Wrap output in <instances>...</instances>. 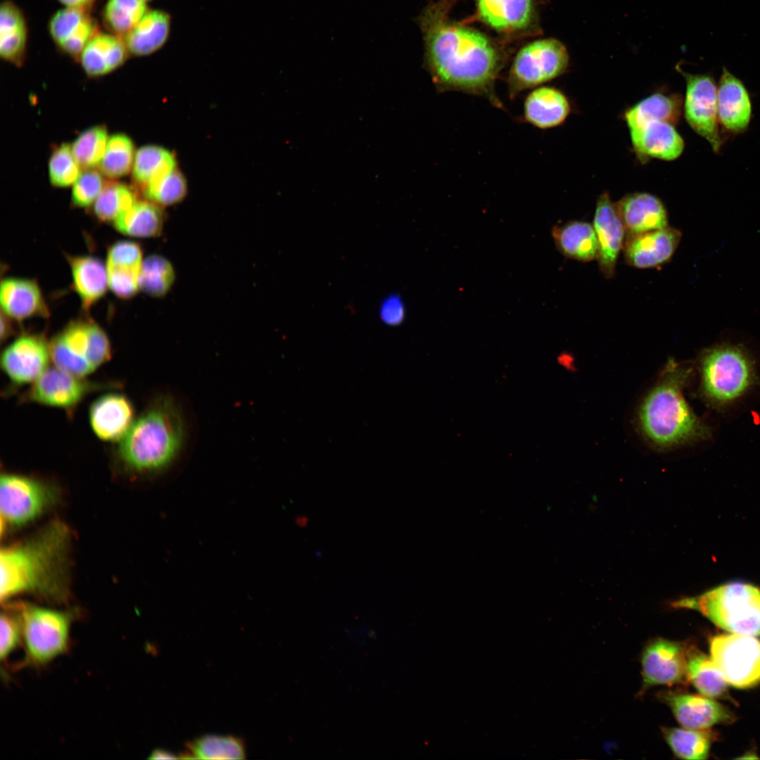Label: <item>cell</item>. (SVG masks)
<instances>
[{
    "label": "cell",
    "instance_id": "6da1fadb",
    "mask_svg": "<svg viewBox=\"0 0 760 760\" xmlns=\"http://www.w3.org/2000/svg\"><path fill=\"white\" fill-rule=\"evenodd\" d=\"M420 23L426 64L438 91L482 96L503 109L495 90L503 65L496 46L479 32L445 20L436 7L429 8Z\"/></svg>",
    "mask_w": 760,
    "mask_h": 760
},
{
    "label": "cell",
    "instance_id": "7a4b0ae2",
    "mask_svg": "<svg viewBox=\"0 0 760 760\" xmlns=\"http://www.w3.org/2000/svg\"><path fill=\"white\" fill-rule=\"evenodd\" d=\"M68 528L55 521L27 540L3 547L0 552L1 602L22 594L51 601L66 599Z\"/></svg>",
    "mask_w": 760,
    "mask_h": 760
},
{
    "label": "cell",
    "instance_id": "3957f363",
    "mask_svg": "<svg viewBox=\"0 0 760 760\" xmlns=\"http://www.w3.org/2000/svg\"><path fill=\"white\" fill-rule=\"evenodd\" d=\"M184 438V424L175 399L154 398L135 418L114 449L116 461L134 474H151L167 467L177 457Z\"/></svg>",
    "mask_w": 760,
    "mask_h": 760
},
{
    "label": "cell",
    "instance_id": "277c9868",
    "mask_svg": "<svg viewBox=\"0 0 760 760\" xmlns=\"http://www.w3.org/2000/svg\"><path fill=\"white\" fill-rule=\"evenodd\" d=\"M690 369L673 360L668 361L661 375L644 399L639 422L647 438L654 445L666 448L704 440L710 429L691 410L683 389Z\"/></svg>",
    "mask_w": 760,
    "mask_h": 760
},
{
    "label": "cell",
    "instance_id": "5b68a950",
    "mask_svg": "<svg viewBox=\"0 0 760 760\" xmlns=\"http://www.w3.org/2000/svg\"><path fill=\"white\" fill-rule=\"evenodd\" d=\"M674 604L676 607L698 611L730 633L760 635V588L752 584L726 583Z\"/></svg>",
    "mask_w": 760,
    "mask_h": 760
},
{
    "label": "cell",
    "instance_id": "8992f818",
    "mask_svg": "<svg viewBox=\"0 0 760 760\" xmlns=\"http://www.w3.org/2000/svg\"><path fill=\"white\" fill-rule=\"evenodd\" d=\"M701 388L711 403L723 405L742 395L755 381L753 361L739 346L721 344L700 359Z\"/></svg>",
    "mask_w": 760,
    "mask_h": 760
},
{
    "label": "cell",
    "instance_id": "52a82bcc",
    "mask_svg": "<svg viewBox=\"0 0 760 760\" xmlns=\"http://www.w3.org/2000/svg\"><path fill=\"white\" fill-rule=\"evenodd\" d=\"M55 367L87 377L110 359L111 346L105 331L90 319L70 322L50 341Z\"/></svg>",
    "mask_w": 760,
    "mask_h": 760
},
{
    "label": "cell",
    "instance_id": "ba28073f",
    "mask_svg": "<svg viewBox=\"0 0 760 760\" xmlns=\"http://www.w3.org/2000/svg\"><path fill=\"white\" fill-rule=\"evenodd\" d=\"M28 664L44 666L68 651L75 612L18 604Z\"/></svg>",
    "mask_w": 760,
    "mask_h": 760
},
{
    "label": "cell",
    "instance_id": "9c48e42d",
    "mask_svg": "<svg viewBox=\"0 0 760 760\" xmlns=\"http://www.w3.org/2000/svg\"><path fill=\"white\" fill-rule=\"evenodd\" d=\"M568 64L567 50L557 39H540L526 45L517 54L509 70V97L512 100L522 91L559 77Z\"/></svg>",
    "mask_w": 760,
    "mask_h": 760
},
{
    "label": "cell",
    "instance_id": "30bf717a",
    "mask_svg": "<svg viewBox=\"0 0 760 760\" xmlns=\"http://www.w3.org/2000/svg\"><path fill=\"white\" fill-rule=\"evenodd\" d=\"M58 491L38 479L18 474H2L0 483L1 526L25 525L52 507Z\"/></svg>",
    "mask_w": 760,
    "mask_h": 760
},
{
    "label": "cell",
    "instance_id": "8fae6325",
    "mask_svg": "<svg viewBox=\"0 0 760 760\" xmlns=\"http://www.w3.org/2000/svg\"><path fill=\"white\" fill-rule=\"evenodd\" d=\"M711 658L728 683L745 689L760 683V640L752 635L721 634L710 640Z\"/></svg>",
    "mask_w": 760,
    "mask_h": 760
},
{
    "label": "cell",
    "instance_id": "7c38bea8",
    "mask_svg": "<svg viewBox=\"0 0 760 760\" xmlns=\"http://www.w3.org/2000/svg\"><path fill=\"white\" fill-rule=\"evenodd\" d=\"M57 367H49L22 395L21 401L61 409L72 413L89 394L118 388V382L92 381Z\"/></svg>",
    "mask_w": 760,
    "mask_h": 760
},
{
    "label": "cell",
    "instance_id": "4fadbf2b",
    "mask_svg": "<svg viewBox=\"0 0 760 760\" xmlns=\"http://www.w3.org/2000/svg\"><path fill=\"white\" fill-rule=\"evenodd\" d=\"M686 82L684 115L690 127L718 153L723 141L719 132L717 85L709 74H690L677 68Z\"/></svg>",
    "mask_w": 760,
    "mask_h": 760
},
{
    "label": "cell",
    "instance_id": "5bb4252c",
    "mask_svg": "<svg viewBox=\"0 0 760 760\" xmlns=\"http://www.w3.org/2000/svg\"><path fill=\"white\" fill-rule=\"evenodd\" d=\"M51 359L49 343L39 334H24L2 351L1 367L15 386L32 384L48 368Z\"/></svg>",
    "mask_w": 760,
    "mask_h": 760
},
{
    "label": "cell",
    "instance_id": "9a60e30c",
    "mask_svg": "<svg viewBox=\"0 0 760 760\" xmlns=\"http://www.w3.org/2000/svg\"><path fill=\"white\" fill-rule=\"evenodd\" d=\"M642 669L645 686L682 683L688 678L686 650L675 641L654 640L642 652Z\"/></svg>",
    "mask_w": 760,
    "mask_h": 760
},
{
    "label": "cell",
    "instance_id": "2e32d148",
    "mask_svg": "<svg viewBox=\"0 0 760 760\" xmlns=\"http://www.w3.org/2000/svg\"><path fill=\"white\" fill-rule=\"evenodd\" d=\"M593 225L598 243L596 259L600 270L604 277L612 278L619 253L623 246L626 230L608 193H603L597 198Z\"/></svg>",
    "mask_w": 760,
    "mask_h": 760
},
{
    "label": "cell",
    "instance_id": "e0dca14e",
    "mask_svg": "<svg viewBox=\"0 0 760 760\" xmlns=\"http://www.w3.org/2000/svg\"><path fill=\"white\" fill-rule=\"evenodd\" d=\"M681 237L680 230L669 226L627 236L623 246L626 262L640 269L659 267L671 258Z\"/></svg>",
    "mask_w": 760,
    "mask_h": 760
},
{
    "label": "cell",
    "instance_id": "ac0fdd59",
    "mask_svg": "<svg viewBox=\"0 0 760 760\" xmlns=\"http://www.w3.org/2000/svg\"><path fill=\"white\" fill-rule=\"evenodd\" d=\"M135 417L131 400L124 394L108 393L90 405L89 421L96 436L106 442H118L132 425Z\"/></svg>",
    "mask_w": 760,
    "mask_h": 760
},
{
    "label": "cell",
    "instance_id": "d6986e66",
    "mask_svg": "<svg viewBox=\"0 0 760 760\" xmlns=\"http://www.w3.org/2000/svg\"><path fill=\"white\" fill-rule=\"evenodd\" d=\"M717 108L719 124L728 132L737 134L749 127L752 102L743 82L723 67L717 85Z\"/></svg>",
    "mask_w": 760,
    "mask_h": 760
},
{
    "label": "cell",
    "instance_id": "ffe728a7",
    "mask_svg": "<svg viewBox=\"0 0 760 760\" xmlns=\"http://www.w3.org/2000/svg\"><path fill=\"white\" fill-rule=\"evenodd\" d=\"M626 236L669 226L668 214L662 201L645 192L628 194L614 203Z\"/></svg>",
    "mask_w": 760,
    "mask_h": 760
},
{
    "label": "cell",
    "instance_id": "44dd1931",
    "mask_svg": "<svg viewBox=\"0 0 760 760\" xmlns=\"http://www.w3.org/2000/svg\"><path fill=\"white\" fill-rule=\"evenodd\" d=\"M96 24L85 8L67 7L56 12L49 23L56 44L65 53L80 58L89 42L96 34Z\"/></svg>",
    "mask_w": 760,
    "mask_h": 760
},
{
    "label": "cell",
    "instance_id": "7402d4cb",
    "mask_svg": "<svg viewBox=\"0 0 760 760\" xmlns=\"http://www.w3.org/2000/svg\"><path fill=\"white\" fill-rule=\"evenodd\" d=\"M666 700L678 722L686 728L706 730L734 719L724 706L704 695L673 694Z\"/></svg>",
    "mask_w": 760,
    "mask_h": 760
},
{
    "label": "cell",
    "instance_id": "603a6c76",
    "mask_svg": "<svg viewBox=\"0 0 760 760\" xmlns=\"http://www.w3.org/2000/svg\"><path fill=\"white\" fill-rule=\"evenodd\" d=\"M635 152L643 158L673 160L683 153L685 144L675 125L652 121L630 130Z\"/></svg>",
    "mask_w": 760,
    "mask_h": 760
},
{
    "label": "cell",
    "instance_id": "cb8c5ba5",
    "mask_svg": "<svg viewBox=\"0 0 760 760\" xmlns=\"http://www.w3.org/2000/svg\"><path fill=\"white\" fill-rule=\"evenodd\" d=\"M0 300L2 312L11 319L22 321L49 315L42 291L34 280L5 279L1 284Z\"/></svg>",
    "mask_w": 760,
    "mask_h": 760
},
{
    "label": "cell",
    "instance_id": "d4e9b609",
    "mask_svg": "<svg viewBox=\"0 0 760 760\" xmlns=\"http://www.w3.org/2000/svg\"><path fill=\"white\" fill-rule=\"evenodd\" d=\"M570 113L568 99L560 90L548 86L536 87L524 103V120L546 129L562 124Z\"/></svg>",
    "mask_w": 760,
    "mask_h": 760
},
{
    "label": "cell",
    "instance_id": "484cf974",
    "mask_svg": "<svg viewBox=\"0 0 760 760\" xmlns=\"http://www.w3.org/2000/svg\"><path fill=\"white\" fill-rule=\"evenodd\" d=\"M480 18L495 30L509 33L527 28L534 18L533 0H475Z\"/></svg>",
    "mask_w": 760,
    "mask_h": 760
},
{
    "label": "cell",
    "instance_id": "4316f807",
    "mask_svg": "<svg viewBox=\"0 0 760 760\" xmlns=\"http://www.w3.org/2000/svg\"><path fill=\"white\" fill-rule=\"evenodd\" d=\"M128 51L122 37L98 33L84 47L80 60L89 76L99 77L122 65Z\"/></svg>",
    "mask_w": 760,
    "mask_h": 760
},
{
    "label": "cell",
    "instance_id": "83f0119b",
    "mask_svg": "<svg viewBox=\"0 0 760 760\" xmlns=\"http://www.w3.org/2000/svg\"><path fill=\"white\" fill-rule=\"evenodd\" d=\"M73 287L85 310L100 300L108 286L107 270L103 262L91 256H68Z\"/></svg>",
    "mask_w": 760,
    "mask_h": 760
},
{
    "label": "cell",
    "instance_id": "f1b7e54d",
    "mask_svg": "<svg viewBox=\"0 0 760 760\" xmlns=\"http://www.w3.org/2000/svg\"><path fill=\"white\" fill-rule=\"evenodd\" d=\"M170 25L171 18L167 13L160 10L148 11L139 23L122 38L131 53L138 56H147L165 44Z\"/></svg>",
    "mask_w": 760,
    "mask_h": 760
},
{
    "label": "cell",
    "instance_id": "f546056e",
    "mask_svg": "<svg viewBox=\"0 0 760 760\" xmlns=\"http://www.w3.org/2000/svg\"><path fill=\"white\" fill-rule=\"evenodd\" d=\"M552 235L557 248L566 258L581 262L597 258L598 243L593 224L569 221L553 227Z\"/></svg>",
    "mask_w": 760,
    "mask_h": 760
},
{
    "label": "cell",
    "instance_id": "4dcf8cb0",
    "mask_svg": "<svg viewBox=\"0 0 760 760\" xmlns=\"http://www.w3.org/2000/svg\"><path fill=\"white\" fill-rule=\"evenodd\" d=\"M27 44V27L19 8L11 1L0 8V55L16 65H21Z\"/></svg>",
    "mask_w": 760,
    "mask_h": 760
},
{
    "label": "cell",
    "instance_id": "1f68e13d",
    "mask_svg": "<svg viewBox=\"0 0 760 760\" xmlns=\"http://www.w3.org/2000/svg\"><path fill=\"white\" fill-rule=\"evenodd\" d=\"M681 108L682 99L679 96L657 93L629 108L625 113V120L629 130L652 121L675 125L680 118Z\"/></svg>",
    "mask_w": 760,
    "mask_h": 760
},
{
    "label": "cell",
    "instance_id": "d6a6232c",
    "mask_svg": "<svg viewBox=\"0 0 760 760\" xmlns=\"http://www.w3.org/2000/svg\"><path fill=\"white\" fill-rule=\"evenodd\" d=\"M123 234L135 237L158 236L163 226V213L153 202L137 201L120 213L113 222Z\"/></svg>",
    "mask_w": 760,
    "mask_h": 760
},
{
    "label": "cell",
    "instance_id": "836d02e7",
    "mask_svg": "<svg viewBox=\"0 0 760 760\" xmlns=\"http://www.w3.org/2000/svg\"><path fill=\"white\" fill-rule=\"evenodd\" d=\"M687 674L695 688L709 698H720L728 693V683L711 658L696 648L686 650Z\"/></svg>",
    "mask_w": 760,
    "mask_h": 760
},
{
    "label": "cell",
    "instance_id": "e575fe53",
    "mask_svg": "<svg viewBox=\"0 0 760 760\" xmlns=\"http://www.w3.org/2000/svg\"><path fill=\"white\" fill-rule=\"evenodd\" d=\"M181 759H243L246 749L243 740L233 735H205L186 744Z\"/></svg>",
    "mask_w": 760,
    "mask_h": 760
},
{
    "label": "cell",
    "instance_id": "d590c367",
    "mask_svg": "<svg viewBox=\"0 0 760 760\" xmlns=\"http://www.w3.org/2000/svg\"><path fill=\"white\" fill-rule=\"evenodd\" d=\"M175 159L168 150L148 145L139 148L132 167V177L142 189L150 182L175 169Z\"/></svg>",
    "mask_w": 760,
    "mask_h": 760
},
{
    "label": "cell",
    "instance_id": "8d00e7d4",
    "mask_svg": "<svg viewBox=\"0 0 760 760\" xmlns=\"http://www.w3.org/2000/svg\"><path fill=\"white\" fill-rule=\"evenodd\" d=\"M662 733L674 754L683 759H706L709 756L711 736L705 730L686 728H663Z\"/></svg>",
    "mask_w": 760,
    "mask_h": 760
},
{
    "label": "cell",
    "instance_id": "74e56055",
    "mask_svg": "<svg viewBox=\"0 0 760 760\" xmlns=\"http://www.w3.org/2000/svg\"><path fill=\"white\" fill-rule=\"evenodd\" d=\"M137 201L136 191L132 187L115 181L107 182L94 203V214L101 222H114Z\"/></svg>",
    "mask_w": 760,
    "mask_h": 760
},
{
    "label": "cell",
    "instance_id": "f35d334b",
    "mask_svg": "<svg viewBox=\"0 0 760 760\" xmlns=\"http://www.w3.org/2000/svg\"><path fill=\"white\" fill-rule=\"evenodd\" d=\"M135 154L134 144L127 135H112L99 164L101 172L113 179L127 175L132 170Z\"/></svg>",
    "mask_w": 760,
    "mask_h": 760
},
{
    "label": "cell",
    "instance_id": "ab89813d",
    "mask_svg": "<svg viewBox=\"0 0 760 760\" xmlns=\"http://www.w3.org/2000/svg\"><path fill=\"white\" fill-rule=\"evenodd\" d=\"M148 11L144 0H108L103 18L112 32L123 37L139 23Z\"/></svg>",
    "mask_w": 760,
    "mask_h": 760
},
{
    "label": "cell",
    "instance_id": "60d3db41",
    "mask_svg": "<svg viewBox=\"0 0 760 760\" xmlns=\"http://www.w3.org/2000/svg\"><path fill=\"white\" fill-rule=\"evenodd\" d=\"M174 280V269L167 259L152 255L143 260L139 287L144 293L155 297L163 296L167 293Z\"/></svg>",
    "mask_w": 760,
    "mask_h": 760
},
{
    "label": "cell",
    "instance_id": "b9f144b4",
    "mask_svg": "<svg viewBox=\"0 0 760 760\" xmlns=\"http://www.w3.org/2000/svg\"><path fill=\"white\" fill-rule=\"evenodd\" d=\"M106 127L103 125L91 127L82 132L72 143L73 155L80 166L84 170L94 168L100 164L108 141Z\"/></svg>",
    "mask_w": 760,
    "mask_h": 760
},
{
    "label": "cell",
    "instance_id": "7bdbcfd3",
    "mask_svg": "<svg viewBox=\"0 0 760 760\" xmlns=\"http://www.w3.org/2000/svg\"><path fill=\"white\" fill-rule=\"evenodd\" d=\"M143 193L157 205H170L184 198L186 184L184 176L175 169L145 186Z\"/></svg>",
    "mask_w": 760,
    "mask_h": 760
},
{
    "label": "cell",
    "instance_id": "ee69618b",
    "mask_svg": "<svg viewBox=\"0 0 760 760\" xmlns=\"http://www.w3.org/2000/svg\"><path fill=\"white\" fill-rule=\"evenodd\" d=\"M80 166L72 147L62 144L52 152L49 162V175L52 185L66 187L73 184L80 175Z\"/></svg>",
    "mask_w": 760,
    "mask_h": 760
},
{
    "label": "cell",
    "instance_id": "f6af8a7d",
    "mask_svg": "<svg viewBox=\"0 0 760 760\" xmlns=\"http://www.w3.org/2000/svg\"><path fill=\"white\" fill-rule=\"evenodd\" d=\"M23 640L22 619L18 604L9 606L1 614V661H6Z\"/></svg>",
    "mask_w": 760,
    "mask_h": 760
},
{
    "label": "cell",
    "instance_id": "bcb514c9",
    "mask_svg": "<svg viewBox=\"0 0 760 760\" xmlns=\"http://www.w3.org/2000/svg\"><path fill=\"white\" fill-rule=\"evenodd\" d=\"M101 171L94 168L86 169L74 183L72 203L79 208H87L95 202L105 182Z\"/></svg>",
    "mask_w": 760,
    "mask_h": 760
},
{
    "label": "cell",
    "instance_id": "7dc6e473",
    "mask_svg": "<svg viewBox=\"0 0 760 760\" xmlns=\"http://www.w3.org/2000/svg\"><path fill=\"white\" fill-rule=\"evenodd\" d=\"M108 287L118 298L128 299L133 297L139 287L141 268L106 265Z\"/></svg>",
    "mask_w": 760,
    "mask_h": 760
},
{
    "label": "cell",
    "instance_id": "c3c4849f",
    "mask_svg": "<svg viewBox=\"0 0 760 760\" xmlns=\"http://www.w3.org/2000/svg\"><path fill=\"white\" fill-rule=\"evenodd\" d=\"M142 262L141 248L135 242L118 241L108 250L106 265H123L141 268Z\"/></svg>",
    "mask_w": 760,
    "mask_h": 760
},
{
    "label": "cell",
    "instance_id": "681fc988",
    "mask_svg": "<svg viewBox=\"0 0 760 760\" xmlns=\"http://www.w3.org/2000/svg\"><path fill=\"white\" fill-rule=\"evenodd\" d=\"M405 315V306L399 296L392 295L383 301L380 308V317L386 324L398 325L403 321Z\"/></svg>",
    "mask_w": 760,
    "mask_h": 760
},
{
    "label": "cell",
    "instance_id": "f907efd6",
    "mask_svg": "<svg viewBox=\"0 0 760 760\" xmlns=\"http://www.w3.org/2000/svg\"><path fill=\"white\" fill-rule=\"evenodd\" d=\"M1 340H6L11 334V325L10 324L9 317L5 314L1 313Z\"/></svg>",
    "mask_w": 760,
    "mask_h": 760
},
{
    "label": "cell",
    "instance_id": "816d5d0a",
    "mask_svg": "<svg viewBox=\"0 0 760 760\" xmlns=\"http://www.w3.org/2000/svg\"><path fill=\"white\" fill-rule=\"evenodd\" d=\"M148 759H179L175 754L164 749H156L152 752Z\"/></svg>",
    "mask_w": 760,
    "mask_h": 760
},
{
    "label": "cell",
    "instance_id": "f5cc1de1",
    "mask_svg": "<svg viewBox=\"0 0 760 760\" xmlns=\"http://www.w3.org/2000/svg\"><path fill=\"white\" fill-rule=\"evenodd\" d=\"M67 7L86 8L94 0H59Z\"/></svg>",
    "mask_w": 760,
    "mask_h": 760
},
{
    "label": "cell",
    "instance_id": "db71d44e",
    "mask_svg": "<svg viewBox=\"0 0 760 760\" xmlns=\"http://www.w3.org/2000/svg\"><path fill=\"white\" fill-rule=\"evenodd\" d=\"M144 1H148V0H144Z\"/></svg>",
    "mask_w": 760,
    "mask_h": 760
}]
</instances>
